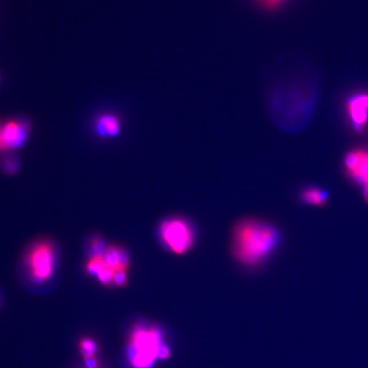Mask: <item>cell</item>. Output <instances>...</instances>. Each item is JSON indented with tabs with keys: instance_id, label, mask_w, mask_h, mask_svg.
I'll list each match as a JSON object with an SVG mask.
<instances>
[{
	"instance_id": "cell-1",
	"label": "cell",
	"mask_w": 368,
	"mask_h": 368,
	"mask_svg": "<svg viewBox=\"0 0 368 368\" xmlns=\"http://www.w3.org/2000/svg\"><path fill=\"white\" fill-rule=\"evenodd\" d=\"M267 92L268 115L279 129L295 133L303 128L316 104L313 84L297 72L277 73Z\"/></svg>"
},
{
	"instance_id": "cell-10",
	"label": "cell",
	"mask_w": 368,
	"mask_h": 368,
	"mask_svg": "<svg viewBox=\"0 0 368 368\" xmlns=\"http://www.w3.org/2000/svg\"><path fill=\"white\" fill-rule=\"evenodd\" d=\"M106 264L115 272L127 271L130 265V256L126 251L117 246H108L104 254Z\"/></svg>"
},
{
	"instance_id": "cell-12",
	"label": "cell",
	"mask_w": 368,
	"mask_h": 368,
	"mask_svg": "<svg viewBox=\"0 0 368 368\" xmlns=\"http://www.w3.org/2000/svg\"><path fill=\"white\" fill-rule=\"evenodd\" d=\"M88 249H89L90 257H102L104 256L107 246L101 237L93 236L89 240Z\"/></svg>"
},
{
	"instance_id": "cell-16",
	"label": "cell",
	"mask_w": 368,
	"mask_h": 368,
	"mask_svg": "<svg viewBox=\"0 0 368 368\" xmlns=\"http://www.w3.org/2000/svg\"><path fill=\"white\" fill-rule=\"evenodd\" d=\"M127 271H117L114 275V279L113 282H115L117 286H123L126 284L127 282Z\"/></svg>"
},
{
	"instance_id": "cell-6",
	"label": "cell",
	"mask_w": 368,
	"mask_h": 368,
	"mask_svg": "<svg viewBox=\"0 0 368 368\" xmlns=\"http://www.w3.org/2000/svg\"><path fill=\"white\" fill-rule=\"evenodd\" d=\"M347 174L356 184L363 187L364 199L368 200V150L356 148L345 158Z\"/></svg>"
},
{
	"instance_id": "cell-14",
	"label": "cell",
	"mask_w": 368,
	"mask_h": 368,
	"mask_svg": "<svg viewBox=\"0 0 368 368\" xmlns=\"http://www.w3.org/2000/svg\"><path fill=\"white\" fill-rule=\"evenodd\" d=\"M289 0H253L257 6L261 9L268 10V12H274L284 6Z\"/></svg>"
},
{
	"instance_id": "cell-3",
	"label": "cell",
	"mask_w": 368,
	"mask_h": 368,
	"mask_svg": "<svg viewBox=\"0 0 368 368\" xmlns=\"http://www.w3.org/2000/svg\"><path fill=\"white\" fill-rule=\"evenodd\" d=\"M171 355V346L161 325L143 321L133 325L126 346L129 368H154Z\"/></svg>"
},
{
	"instance_id": "cell-2",
	"label": "cell",
	"mask_w": 368,
	"mask_h": 368,
	"mask_svg": "<svg viewBox=\"0 0 368 368\" xmlns=\"http://www.w3.org/2000/svg\"><path fill=\"white\" fill-rule=\"evenodd\" d=\"M281 240V233L275 225L258 219H245L233 229V256L242 266H257L277 250Z\"/></svg>"
},
{
	"instance_id": "cell-8",
	"label": "cell",
	"mask_w": 368,
	"mask_h": 368,
	"mask_svg": "<svg viewBox=\"0 0 368 368\" xmlns=\"http://www.w3.org/2000/svg\"><path fill=\"white\" fill-rule=\"evenodd\" d=\"M347 115L356 130H362L368 122V92H360L348 99Z\"/></svg>"
},
{
	"instance_id": "cell-5",
	"label": "cell",
	"mask_w": 368,
	"mask_h": 368,
	"mask_svg": "<svg viewBox=\"0 0 368 368\" xmlns=\"http://www.w3.org/2000/svg\"><path fill=\"white\" fill-rule=\"evenodd\" d=\"M56 264L55 247L48 240L35 242L25 258L28 278L34 284H44L49 281L54 275Z\"/></svg>"
},
{
	"instance_id": "cell-13",
	"label": "cell",
	"mask_w": 368,
	"mask_h": 368,
	"mask_svg": "<svg viewBox=\"0 0 368 368\" xmlns=\"http://www.w3.org/2000/svg\"><path fill=\"white\" fill-rule=\"evenodd\" d=\"M106 266V263L104 257H90L87 265L88 273L97 276L100 272L104 270Z\"/></svg>"
},
{
	"instance_id": "cell-17",
	"label": "cell",
	"mask_w": 368,
	"mask_h": 368,
	"mask_svg": "<svg viewBox=\"0 0 368 368\" xmlns=\"http://www.w3.org/2000/svg\"><path fill=\"white\" fill-rule=\"evenodd\" d=\"M84 360H86L87 368H98V362L95 356L89 357Z\"/></svg>"
},
{
	"instance_id": "cell-15",
	"label": "cell",
	"mask_w": 368,
	"mask_h": 368,
	"mask_svg": "<svg viewBox=\"0 0 368 368\" xmlns=\"http://www.w3.org/2000/svg\"><path fill=\"white\" fill-rule=\"evenodd\" d=\"M80 348L81 354L84 356V358L87 359L89 358V357L95 356L97 345L92 339L84 338L80 341Z\"/></svg>"
},
{
	"instance_id": "cell-7",
	"label": "cell",
	"mask_w": 368,
	"mask_h": 368,
	"mask_svg": "<svg viewBox=\"0 0 368 368\" xmlns=\"http://www.w3.org/2000/svg\"><path fill=\"white\" fill-rule=\"evenodd\" d=\"M30 125L26 119L13 118L3 124L2 139L6 150H16L23 146L30 135Z\"/></svg>"
},
{
	"instance_id": "cell-19",
	"label": "cell",
	"mask_w": 368,
	"mask_h": 368,
	"mask_svg": "<svg viewBox=\"0 0 368 368\" xmlns=\"http://www.w3.org/2000/svg\"><path fill=\"white\" fill-rule=\"evenodd\" d=\"M2 127L3 124L1 122H0V151L5 150V148H3V139H2Z\"/></svg>"
},
{
	"instance_id": "cell-9",
	"label": "cell",
	"mask_w": 368,
	"mask_h": 368,
	"mask_svg": "<svg viewBox=\"0 0 368 368\" xmlns=\"http://www.w3.org/2000/svg\"><path fill=\"white\" fill-rule=\"evenodd\" d=\"M95 133L102 138L115 137L122 130V122L118 115L112 113H104L95 118L94 124Z\"/></svg>"
},
{
	"instance_id": "cell-11",
	"label": "cell",
	"mask_w": 368,
	"mask_h": 368,
	"mask_svg": "<svg viewBox=\"0 0 368 368\" xmlns=\"http://www.w3.org/2000/svg\"><path fill=\"white\" fill-rule=\"evenodd\" d=\"M329 194L327 190L319 187L310 186L300 194V199L310 206L321 207L327 203Z\"/></svg>"
},
{
	"instance_id": "cell-4",
	"label": "cell",
	"mask_w": 368,
	"mask_h": 368,
	"mask_svg": "<svg viewBox=\"0 0 368 368\" xmlns=\"http://www.w3.org/2000/svg\"><path fill=\"white\" fill-rule=\"evenodd\" d=\"M158 239L169 253L184 255L192 250L197 239L196 226L189 219L172 216L158 226Z\"/></svg>"
},
{
	"instance_id": "cell-18",
	"label": "cell",
	"mask_w": 368,
	"mask_h": 368,
	"mask_svg": "<svg viewBox=\"0 0 368 368\" xmlns=\"http://www.w3.org/2000/svg\"><path fill=\"white\" fill-rule=\"evenodd\" d=\"M7 172H14L16 170V162L14 160H7L5 163Z\"/></svg>"
}]
</instances>
